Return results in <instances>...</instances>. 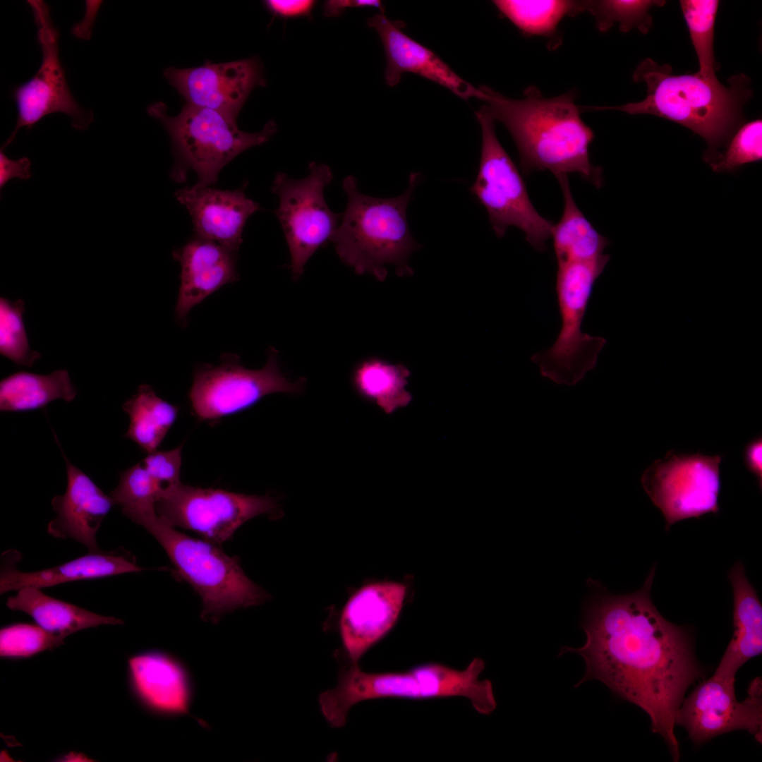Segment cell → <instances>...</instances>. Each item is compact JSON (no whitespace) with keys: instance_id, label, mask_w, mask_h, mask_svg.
I'll use <instances>...</instances> for the list:
<instances>
[{"instance_id":"6da1fadb","label":"cell","mask_w":762,"mask_h":762,"mask_svg":"<svg viewBox=\"0 0 762 762\" xmlns=\"http://www.w3.org/2000/svg\"><path fill=\"white\" fill-rule=\"evenodd\" d=\"M655 569L640 589L624 595L612 594L590 579L592 592L581 623L585 643L564 646L560 655L572 652L585 661L584 675L575 687L598 680L646 712L653 732L678 761L677 714L687 689L705 672L688 630L667 620L652 601Z\"/></svg>"},{"instance_id":"7a4b0ae2","label":"cell","mask_w":762,"mask_h":762,"mask_svg":"<svg viewBox=\"0 0 762 762\" xmlns=\"http://www.w3.org/2000/svg\"><path fill=\"white\" fill-rule=\"evenodd\" d=\"M480 89L487 112L504 124L514 140L524 174L535 170H548L555 177L576 173L601 186L602 169L589 157L594 134L581 119L574 90L545 97L531 85L523 98L512 99L486 86Z\"/></svg>"},{"instance_id":"3957f363","label":"cell","mask_w":762,"mask_h":762,"mask_svg":"<svg viewBox=\"0 0 762 762\" xmlns=\"http://www.w3.org/2000/svg\"><path fill=\"white\" fill-rule=\"evenodd\" d=\"M633 78L647 86L642 101L586 108L652 114L677 122L706 141L708 160L732 134L741 119L742 105L751 95L749 78L744 74L730 78L726 87L717 78H705L698 73L672 75L669 65H660L651 59L637 66Z\"/></svg>"},{"instance_id":"277c9868","label":"cell","mask_w":762,"mask_h":762,"mask_svg":"<svg viewBox=\"0 0 762 762\" xmlns=\"http://www.w3.org/2000/svg\"><path fill=\"white\" fill-rule=\"evenodd\" d=\"M421 180L420 173H411L403 193L380 198L359 191L353 176L344 178L347 205L330 238L344 264L358 274L370 273L380 281L385 279L387 265L394 267L399 276L413 274L409 260L421 246L410 232L407 207Z\"/></svg>"},{"instance_id":"5b68a950","label":"cell","mask_w":762,"mask_h":762,"mask_svg":"<svg viewBox=\"0 0 762 762\" xmlns=\"http://www.w3.org/2000/svg\"><path fill=\"white\" fill-rule=\"evenodd\" d=\"M485 662L473 658L463 670L430 663L404 672H368L351 663L339 672L337 684L324 691L322 701L334 718L344 720L360 702L386 698L425 699L460 696L483 715L497 708L492 682L480 676Z\"/></svg>"},{"instance_id":"8992f818","label":"cell","mask_w":762,"mask_h":762,"mask_svg":"<svg viewBox=\"0 0 762 762\" xmlns=\"http://www.w3.org/2000/svg\"><path fill=\"white\" fill-rule=\"evenodd\" d=\"M142 526L165 550L177 574L200 595L203 619L217 622L228 612L258 605L269 598L245 574L239 560L216 544L181 533L157 515Z\"/></svg>"},{"instance_id":"52a82bcc","label":"cell","mask_w":762,"mask_h":762,"mask_svg":"<svg viewBox=\"0 0 762 762\" xmlns=\"http://www.w3.org/2000/svg\"><path fill=\"white\" fill-rule=\"evenodd\" d=\"M148 114L159 120L168 132L175 155L171 172L177 182L186 180L188 171L198 176L196 184L212 186L220 171L246 150L267 142L277 131L276 123L268 121L258 133L240 130L236 118L215 110L185 104L179 114L171 116L166 105L156 102Z\"/></svg>"},{"instance_id":"ba28073f","label":"cell","mask_w":762,"mask_h":762,"mask_svg":"<svg viewBox=\"0 0 762 762\" xmlns=\"http://www.w3.org/2000/svg\"><path fill=\"white\" fill-rule=\"evenodd\" d=\"M610 260L603 254L589 261L558 263L556 291L562 327L554 344L531 357L543 377L559 385L577 384L596 365L606 340L581 331L595 280Z\"/></svg>"},{"instance_id":"9c48e42d","label":"cell","mask_w":762,"mask_h":762,"mask_svg":"<svg viewBox=\"0 0 762 762\" xmlns=\"http://www.w3.org/2000/svg\"><path fill=\"white\" fill-rule=\"evenodd\" d=\"M476 117L482 131V147L470 192L485 207L498 238L504 236L509 227L516 226L533 248L543 251L554 224L532 204L523 178L497 138L495 121L484 106Z\"/></svg>"},{"instance_id":"30bf717a","label":"cell","mask_w":762,"mask_h":762,"mask_svg":"<svg viewBox=\"0 0 762 762\" xmlns=\"http://www.w3.org/2000/svg\"><path fill=\"white\" fill-rule=\"evenodd\" d=\"M306 383L305 377L292 382L284 376L278 351L270 347L266 364L258 370L245 368L234 354H223L219 365L198 368L188 397L198 419L214 421L248 409L273 393L300 394Z\"/></svg>"},{"instance_id":"8fae6325","label":"cell","mask_w":762,"mask_h":762,"mask_svg":"<svg viewBox=\"0 0 762 762\" xmlns=\"http://www.w3.org/2000/svg\"><path fill=\"white\" fill-rule=\"evenodd\" d=\"M308 169V176L298 180L278 173L272 186L279 198L276 214L289 249V267L294 279L302 275L314 253L330 241L341 215L329 209L324 197L333 178L330 168L311 162Z\"/></svg>"},{"instance_id":"7c38bea8","label":"cell","mask_w":762,"mask_h":762,"mask_svg":"<svg viewBox=\"0 0 762 762\" xmlns=\"http://www.w3.org/2000/svg\"><path fill=\"white\" fill-rule=\"evenodd\" d=\"M279 505L270 496L249 495L221 489L183 485L164 490L155 504L166 524L194 531L214 544L229 540L247 521L275 514Z\"/></svg>"},{"instance_id":"4fadbf2b","label":"cell","mask_w":762,"mask_h":762,"mask_svg":"<svg viewBox=\"0 0 762 762\" xmlns=\"http://www.w3.org/2000/svg\"><path fill=\"white\" fill-rule=\"evenodd\" d=\"M722 459L720 455L677 454L670 450L644 471L641 484L662 512L667 528L683 519L719 511Z\"/></svg>"},{"instance_id":"5bb4252c","label":"cell","mask_w":762,"mask_h":762,"mask_svg":"<svg viewBox=\"0 0 762 762\" xmlns=\"http://www.w3.org/2000/svg\"><path fill=\"white\" fill-rule=\"evenodd\" d=\"M28 3L37 29L42 63L33 77L13 92L18 119L2 149L14 140L19 129L23 127L30 129L50 114H67L71 118L73 127L79 130L87 129L94 120L92 111L82 107L69 90L59 59V31L52 23L48 6L40 0H30Z\"/></svg>"},{"instance_id":"9a60e30c","label":"cell","mask_w":762,"mask_h":762,"mask_svg":"<svg viewBox=\"0 0 762 762\" xmlns=\"http://www.w3.org/2000/svg\"><path fill=\"white\" fill-rule=\"evenodd\" d=\"M735 676L714 672L684 698L676 725L684 727L696 745L718 735L739 730L748 731L762 742V680L758 677L748 688V695L739 701L735 695Z\"/></svg>"},{"instance_id":"2e32d148","label":"cell","mask_w":762,"mask_h":762,"mask_svg":"<svg viewBox=\"0 0 762 762\" xmlns=\"http://www.w3.org/2000/svg\"><path fill=\"white\" fill-rule=\"evenodd\" d=\"M164 75L186 104L235 117L252 90L266 83L262 66L255 57L220 64L206 61L188 68L169 67Z\"/></svg>"},{"instance_id":"e0dca14e","label":"cell","mask_w":762,"mask_h":762,"mask_svg":"<svg viewBox=\"0 0 762 762\" xmlns=\"http://www.w3.org/2000/svg\"><path fill=\"white\" fill-rule=\"evenodd\" d=\"M406 586L377 582L358 590L347 601L339 619L344 651L351 663L362 657L393 628L401 612Z\"/></svg>"},{"instance_id":"ac0fdd59","label":"cell","mask_w":762,"mask_h":762,"mask_svg":"<svg viewBox=\"0 0 762 762\" xmlns=\"http://www.w3.org/2000/svg\"><path fill=\"white\" fill-rule=\"evenodd\" d=\"M367 24L376 30L382 42L387 61L385 78L389 86L397 85L404 73H413L464 99L483 97L480 88L464 80L435 53L406 35L402 22L392 21L380 13L369 18Z\"/></svg>"},{"instance_id":"d6986e66","label":"cell","mask_w":762,"mask_h":762,"mask_svg":"<svg viewBox=\"0 0 762 762\" xmlns=\"http://www.w3.org/2000/svg\"><path fill=\"white\" fill-rule=\"evenodd\" d=\"M128 672L131 690L146 709L168 717L189 714L193 682L177 658L158 650L139 653L128 659Z\"/></svg>"},{"instance_id":"ffe728a7","label":"cell","mask_w":762,"mask_h":762,"mask_svg":"<svg viewBox=\"0 0 762 762\" xmlns=\"http://www.w3.org/2000/svg\"><path fill=\"white\" fill-rule=\"evenodd\" d=\"M175 198L191 216L196 236L238 252L246 221L260 205L244 188L216 189L195 184L175 192Z\"/></svg>"},{"instance_id":"44dd1931","label":"cell","mask_w":762,"mask_h":762,"mask_svg":"<svg viewBox=\"0 0 762 762\" xmlns=\"http://www.w3.org/2000/svg\"><path fill=\"white\" fill-rule=\"evenodd\" d=\"M67 488L62 495L52 500L56 518L47 526V532L58 538H71L84 545L89 552L100 550L96 533L114 504L83 471L64 456Z\"/></svg>"},{"instance_id":"7402d4cb","label":"cell","mask_w":762,"mask_h":762,"mask_svg":"<svg viewBox=\"0 0 762 762\" xmlns=\"http://www.w3.org/2000/svg\"><path fill=\"white\" fill-rule=\"evenodd\" d=\"M236 253L214 241L195 236L174 251L181 267L176 315L183 326L190 310L222 286L239 279Z\"/></svg>"},{"instance_id":"603a6c76","label":"cell","mask_w":762,"mask_h":762,"mask_svg":"<svg viewBox=\"0 0 762 762\" xmlns=\"http://www.w3.org/2000/svg\"><path fill=\"white\" fill-rule=\"evenodd\" d=\"M20 554L8 550L1 555L0 593L25 586L39 588L79 580H89L140 572L145 569L121 550L88 554L64 564L35 572H22L16 567Z\"/></svg>"},{"instance_id":"cb8c5ba5","label":"cell","mask_w":762,"mask_h":762,"mask_svg":"<svg viewBox=\"0 0 762 762\" xmlns=\"http://www.w3.org/2000/svg\"><path fill=\"white\" fill-rule=\"evenodd\" d=\"M734 595V634L715 672L736 676L749 660L762 652V606L738 561L729 572Z\"/></svg>"},{"instance_id":"d4e9b609","label":"cell","mask_w":762,"mask_h":762,"mask_svg":"<svg viewBox=\"0 0 762 762\" xmlns=\"http://www.w3.org/2000/svg\"><path fill=\"white\" fill-rule=\"evenodd\" d=\"M6 607L29 615L47 631L64 639L79 631L100 625H116L123 621L103 616L71 603L50 597L41 588L25 586L11 596Z\"/></svg>"},{"instance_id":"484cf974","label":"cell","mask_w":762,"mask_h":762,"mask_svg":"<svg viewBox=\"0 0 762 762\" xmlns=\"http://www.w3.org/2000/svg\"><path fill=\"white\" fill-rule=\"evenodd\" d=\"M557 179L564 198V210L553 225L551 238L557 264L589 261L603 254L608 240L597 231L577 206L570 188L568 176Z\"/></svg>"},{"instance_id":"4316f807","label":"cell","mask_w":762,"mask_h":762,"mask_svg":"<svg viewBox=\"0 0 762 762\" xmlns=\"http://www.w3.org/2000/svg\"><path fill=\"white\" fill-rule=\"evenodd\" d=\"M410 375L409 370L402 364H392L373 357L355 365L351 382L361 397L390 415L407 406L412 400L411 394L406 389Z\"/></svg>"},{"instance_id":"83f0119b","label":"cell","mask_w":762,"mask_h":762,"mask_svg":"<svg viewBox=\"0 0 762 762\" xmlns=\"http://www.w3.org/2000/svg\"><path fill=\"white\" fill-rule=\"evenodd\" d=\"M76 394L66 370H58L48 375L20 371L1 380L0 411L38 409L58 399L71 402Z\"/></svg>"},{"instance_id":"f1b7e54d","label":"cell","mask_w":762,"mask_h":762,"mask_svg":"<svg viewBox=\"0 0 762 762\" xmlns=\"http://www.w3.org/2000/svg\"><path fill=\"white\" fill-rule=\"evenodd\" d=\"M130 418L125 437L151 453L157 449L177 418L179 407L157 396L152 387L143 384L137 393L122 405Z\"/></svg>"},{"instance_id":"f546056e","label":"cell","mask_w":762,"mask_h":762,"mask_svg":"<svg viewBox=\"0 0 762 762\" xmlns=\"http://www.w3.org/2000/svg\"><path fill=\"white\" fill-rule=\"evenodd\" d=\"M492 3L525 35L548 39H559L557 26L562 18L583 12L581 1L497 0Z\"/></svg>"},{"instance_id":"4dcf8cb0","label":"cell","mask_w":762,"mask_h":762,"mask_svg":"<svg viewBox=\"0 0 762 762\" xmlns=\"http://www.w3.org/2000/svg\"><path fill=\"white\" fill-rule=\"evenodd\" d=\"M163 489L142 463L122 471L118 485L110 492L122 513L138 525L157 515L155 504Z\"/></svg>"},{"instance_id":"1f68e13d","label":"cell","mask_w":762,"mask_h":762,"mask_svg":"<svg viewBox=\"0 0 762 762\" xmlns=\"http://www.w3.org/2000/svg\"><path fill=\"white\" fill-rule=\"evenodd\" d=\"M719 1L716 0H682L680 6L688 25L700 69L705 78H717L714 56V28Z\"/></svg>"},{"instance_id":"d6a6232c","label":"cell","mask_w":762,"mask_h":762,"mask_svg":"<svg viewBox=\"0 0 762 762\" xmlns=\"http://www.w3.org/2000/svg\"><path fill=\"white\" fill-rule=\"evenodd\" d=\"M665 1L598 0L582 1L584 12L591 14L598 29L606 32L617 23L622 32L637 28L646 34L652 26L648 11L653 6H663Z\"/></svg>"},{"instance_id":"836d02e7","label":"cell","mask_w":762,"mask_h":762,"mask_svg":"<svg viewBox=\"0 0 762 762\" xmlns=\"http://www.w3.org/2000/svg\"><path fill=\"white\" fill-rule=\"evenodd\" d=\"M24 301L0 298V353L18 365L32 367L42 355L29 346L23 321Z\"/></svg>"},{"instance_id":"e575fe53","label":"cell","mask_w":762,"mask_h":762,"mask_svg":"<svg viewBox=\"0 0 762 762\" xmlns=\"http://www.w3.org/2000/svg\"><path fill=\"white\" fill-rule=\"evenodd\" d=\"M64 639L52 634L39 625L16 623L0 630V656L26 658L64 643Z\"/></svg>"},{"instance_id":"d590c367","label":"cell","mask_w":762,"mask_h":762,"mask_svg":"<svg viewBox=\"0 0 762 762\" xmlns=\"http://www.w3.org/2000/svg\"><path fill=\"white\" fill-rule=\"evenodd\" d=\"M762 121H751L735 133L723 155L711 163L716 171H730L739 166L761 160Z\"/></svg>"},{"instance_id":"8d00e7d4","label":"cell","mask_w":762,"mask_h":762,"mask_svg":"<svg viewBox=\"0 0 762 762\" xmlns=\"http://www.w3.org/2000/svg\"><path fill=\"white\" fill-rule=\"evenodd\" d=\"M181 451L182 445L168 451L156 450L148 453L141 462L147 472L162 486V492L181 483Z\"/></svg>"},{"instance_id":"74e56055","label":"cell","mask_w":762,"mask_h":762,"mask_svg":"<svg viewBox=\"0 0 762 762\" xmlns=\"http://www.w3.org/2000/svg\"><path fill=\"white\" fill-rule=\"evenodd\" d=\"M315 3L313 0H267L264 5L274 16L291 18L310 16Z\"/></svg>"},{"instance_id":"f35d334b","label":"cell","mask_w":762,"mask_h":762,"mask_svg":"<svg viewBox=\"0 0 762 762\" xmlns=\"http://www.w3.org/2000/svg\"><path fill=\"white\" fill-rule=\"evenodd\" d=\"M31 162L28 157L17 160L8 158L1 148L0 151V188H2L12 179L28 180L31 177Z\"/></svg>"},{"instance_id":"ab89813d","label":"cell","mask_w":762,"mask_h":762,"mask_svg":"<svg viewBox=\"0 0 762 762\" xmlns=\"http://www.w3.org/2000/svg\"><path fill=\"white\" fill-rule=\"evenodd\" d=\"M375 7L384 13L385 8L378 0H329L323 5L324 14L327 16H338L346 8Z\"/></svg>"},{"instance_id":"60d3db41","label":"cell","mask_w":762,"mask_h":762,"mask_svg":"<svg viewBox=\"0 0 762 762\" xmlns=\"http://www.w3.org/2000/svg\"><path fill=\"white\" fill-rule=\"evenodd\" d=\"M761 437L751 440L746 447L744 451V461L749 469L756 478L758 485H762V466H761Z\"/></svg>"}]
</instances>
